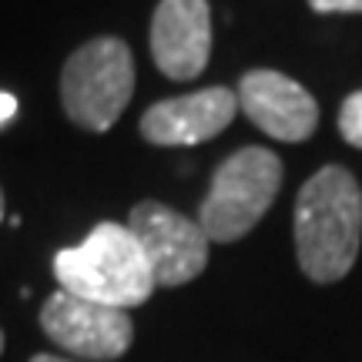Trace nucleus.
I'll use <instances>...</instances> for the list:
<instances>
[{
  "label": "nucleus",
  "mask_w": 362,
  "mask_h": 362,
  "mask_svg": "<svg viewBox=\"0 0 362 362\" xmlns=\"http://www.w3.org/2000/svg\"><path fill=\"white\" fill-rule=\"evenodd\" d=\"M131 235L138 238L144 259L151 265L155 285L175 288L198 279L208 265V238L198 221L178 215L175 208L161 202L134 205L128 218Z\"/></svg>",
  "instance_id": "nucleus-5"
},
{
  "label": "nucleus",
  "mask_w": 362,
  "mask_h": 362,
  "mask_svg": "<svg viewBox=\"0 0 362 362\" xmlns=\"http://www.w3.org/2000/svg\"><path fill=\"white\" fill-rule=\"evenodd\" d=\"M13 115H17V98L7 94V90H0V124H7Z\"/></svg>",
  "instance_id": "nucleus-12"
},
{
  "label": "nucleus",
  "mask_w": 362,
  "mask_h": 362,
  "mask_svg": "<svg viewBox=\"0 0 362 362\" xmlns=\"http://www.w3.org/2000/svg\"><path fill=\"white\" fill-rule=\"evenodd\" d=\"M54 279L67 296L124 312L155 292V275L138 238L117 221H101L81 245L61 248L54 255Z\"/></svg>",
  "instance_id": "nucleus-2"
},
{
  "label": "nucleus",
  "mask_w": 362,
  "mask_h": 362,
  "mask_svg": "<svg viewBox=\"0 0 362 362\" xmlns=\"http://www.w3.org/2000/svg\"><path fill=\"white\" fill-rule=\"evenodd\" d=\"M315 13H362V0H309Z\"/></svg>",
  "instance_id": "nucleus-11"
},
{
  "label": "nucleus",
  "mask_w": 362,
  "mask_h": 362,
  "mask_svg": "<svg viewBox=\"0 0 362 362\" xmlns=\"http://www.w3.org/2000/svg\"><path fill=\"white\" fill-rule=\"evenodd\" d=\"M40 329L54 346L94 362L117 359L134 342V322L124 309H107L67 292H54L44 302Z\"/></svg>",
  "instance_id": "nucleus-6"
},
{
  "label": "nucleus",
  "mask_w": 362,
  "mask_h": 362,
  "mask_svg": "<svg viewBox=\"0 0 362 362\" xmlns=\"http://www.w3.org/2000/svg\"><path fill=\"white\" fill-rule=\"evenodd\" d=\"M134 94V57L117 37H94L67 57L61 101L67 117L88 131H107Z\"/></svg>",
  "instance_id": "nucleus-4"
},
{
  "label": "nucleus",
  "mask_w": 362,
  "mask_h": 362,
  "mask_svg": "<svg viewBox=\"0 0 362 362\" xmlns=\"http://www.w3.org/2000/svg\"><path fill=\"white\" fill-rule=\"evenodd\" d=\"M339 131L352 148H362V90L349 94L339 111Z\"/></svg>",
  "instance_id": "nucleus-10"
},
{
  "label": "nucleus",
  "mask_w": 362,
  "mask_h": 362,
  "mask_svg": "<svg viewBox=\"0 0 362 362\" xmlns=\"http://www.w3.org/2000/svg\"><path fill=\"white\" fill-rule=\"evenodd\" d=\"M235 98L248 121L275 141H305L319 124L315 98L279 71H248Z\"/></svg>",
  "instance_id": "nucleus-8"
},
{
  "label": "nucleus",
  "mask_w": 362,
  "mask_h": 362,
  "mask_svg": "<svg viewBox=\"0 0 362 362\" xmlns=\"http://www.w3.org/2000/svg\"><path fill=\"white\" fill-rule=\"evenodd\" d=\"M151 57L171 81H194L211 57L208 0H161L151 17Z\"/></svg>",
  "instance_id": "nucleus-7"
},
{
  "label": "nucleus",
  "mask_w": 362,
  "mask_h": 362,
  "mask_svg": "<svg viewBox=\"0 0 362 362\" xmlns=\"http://www.w3.org/2000/svg\"><path fill=\"white\" fill-rule=\"evenodd\" d=\"M362 242V188L346 168L315 171L296 198V252L312 282H339Z\"/></svg>",
  "instance_id": "nucleus-1"
},
{
  "label": "nucleus",
  "mask_w": 362,
  "mask_h": 362,
  "mask_svg": "<svg viewBox=\"0 0 362 362\" xmlns=\"http://www.w3.org/2000/svg\"><path fill=\"white\" fill-rule=\"evenodd\" d=\"M30 362H67V359H61V356H47V352H44V356H34Z\"/></svg>",
  "instance_id": "nucleus-13"
},
{
  "label": "nucleus",
  "mask_w": 362,
  "mask_h": 362,
  "mask_svg": "<svg viewBox=\"0 0 362 362\" xmlns=\"http://www.w3.org/2000/svg\"><path fill=\"white\" fill-rule=\"evenodd\" d=\"M238 98L228 88H205L151 104L141 117L144 141L175 148V144H202L232 124Z\"/></svg>",
  "instance_id": "nucleus-9"
},
{
  "label": "nucleus",
  "mask_w": 362,
  "mask_h": 362,
  "mask_svg": "<svg viewBox=\"0 0 362 362\" xmlns=\"http://www.w3.org/2000/svg\"><path fill=\"white\" fill-rule=\"evenodd\" d=\"M282 188V161L269 148H242L225 158L211 175L205 202L198 208V228L208 242H238L272 208Z\"/></svg>",
  "instance_id": "nucleus-3"
},
{
  "label": "nucleus",
  "mask_w": 362,
  "mask_h": 362,
  "mask_svg": "<svg viewBox=\"0 0 362 362\" xmlns=\"http://www.w3.org/2000/svg\"><path fill=\"white\" fill-rule=\"evenodd\" d=\"M0 221H4V192H0Z\"/></svg>",
  "instance_id": "nucleus-14"
},
{
  "label": "nucleus",
  "mask_w": 362,
  "mask_h": 362,
  "mask_svg": "<svg viewBox=\"0 0 362 362\" xmlns=\"http://www.w3.org/2000/svg\"><path fill=\"white\" fill-rule=\"evenodd\" d=\"M0 352H4V332H0Z\"/></svg>",
  "instance_id": "nucleus-15"
}]
</instances>
